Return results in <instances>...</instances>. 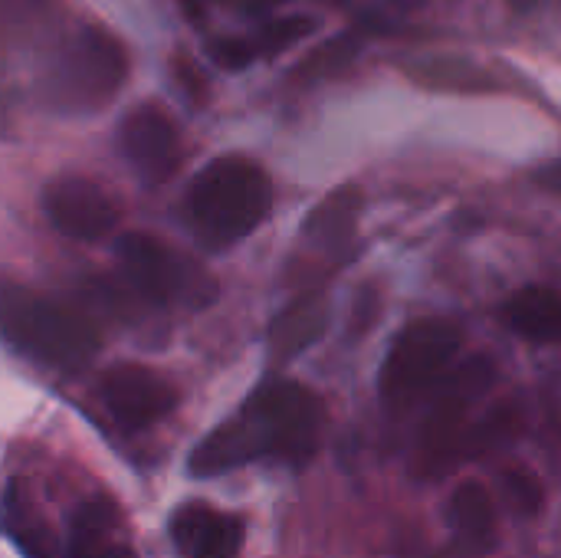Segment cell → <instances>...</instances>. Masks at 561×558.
Listing matches in <instances>:
<instances>
[{"label":"cell","instance_id":"20","mask_svg":"<svg viewBox=\"0 0 561 558\" xmlns=\"http://www.w3.org/2000/svg\"><path fill=\"white\" fill-rule=\"evenodd\" d=\"M207 56L227 69V72H240V69H250L260 56H256V46L253 39H243V36H210L207 39Z\"/></svg>","mask_w":561,"mask_h":558},{"label":"cell","instance_id":"14","mask_svg":"<svg viewBox=\"0 0 561 558\" xmlns=\"http://www.w3.org/2000/svg\"><path fill=\"white\" fill-rule=\"evenodd\" d=\"M404 72L431 92H457V95L506 92L503 76H496L493 69L467 56H424V59L404 62Z\"/></svg>","mask_w":561,"mask_h":558},{"label":"cell","instance_id":"15","mask_svg":"<svg viewBox=\"0 0 561 558\" xmlns=\"http://www.w3.org/2000/svg\"><path fill=\"white\" fill-rule=\"evenodd\" d=\"M362 210H365L362 187L358 184H342V187H335L325 201H319L309 210L302 234L312 243L325 247V250H342V247H348L355 240Z\"/></svg>","mask_w":561,"mask_h":558},{"label":"cell","instance_id":"18","mask_svg":"<svg viewBox=\"0 0 561 558\" xmlns=\"http://www.w3.org/2000/svg\"><path fill=\"white\" fill-rule=\"evenodd\" d=\"M450 526L457 529V536L477 549H490L496 539V510L493 500L486 493V487L480 483H463L457 487V493L450 497Z\"/></svg>","mask_w":561,"mask_h":558},{"label":"cell","instance_id":"9","mask_svg":"<svg viewBox=\"0 0 561 558\" xmlns=\"http://www.w3.org/2000/svg\"><path fill=\"white\" fill-rule=\"evenodd\" d=\"M43 214L69 240L95 243L118 227V204L112 194L85 174H59L43 191Z\"/></svg>","mask_w":561,"mask_h":558},{"label":"cell","instance_id":"17","mask_svg":"<svg viewBox=\"0 0 561 558\" xmlns=\"http://www.w3.org/2000/svg\"><path fill=\"white\" fill-rule=\"evenodd\" d=\"M115 506L105 497L85 500L72 510L69 516V529H66V543L62 553L66 558H99L112 546V533H115Z\"/></svg>","mask_w":561,"mask_h":558},{"label":"cell","instance_id":"6","mask_svg":"<svg viewBox=\"0 0 561 558\" xmlns=\"http://www.w3.org/2000/svg\"><path fill=\"white\" fill-rule=\"evenodd\" d=\"M118 263L128 283L154 306L204 309L217 299V283L194 260L151 234H125Z\"/></svg>","mask_w":561,"mask_h":558},{"label":"cell","instance_id":"10","mask_svg":"<svg viewBox=\"0 0 561 558\" xmlns=\"http://www.w3.org/2000/svg\"><path fill=\"white\" fill-rule=\"evenodd\" d=\"M118 145L141 184L161 187L181 168V128L154 102L135 105L118 125Z\"/></svg>","mask_w":561,"mask_h":558},{"label":"cell","instance_id":"16","mask_svg":"<svg viewBox=\"0 0 561 558\" xmlns=\"http://www.w3.org/2000/svg\"><path fill=\"white\" fill-rule=\"evenodd\" d=\"M506 326L536 345H552L561 335V299L552 286H526L519 289L506 309Z\"/></svg>","mask_w":561,"mask_h":558},{"label":"cell","instance_id":"2","mask_svg":"<svg viewBox=\"0 0 561 558\" xmlns=\"http://www.w3.org/2000/svg\"><path fill=\"white\" fill-rule=\"evenodd\" d=\"M273 207V184L266 171L250 158L207 161L181 197V217L187 230L207 250H230L247 240Z\"/></svg>","mask_w":561,"mask_h":558},{"label":"cell","instance_id":"1","mask_svg":"<svg viewBox=\"0 0 561 558\" xmlns=\"http://www.w3.org/2000/svg\"><path fill=\"white\" fill-rule=\"evenodd\" d=\"M325 408L319 395L299 382H266L243 408L214 428L191 454V477H220L253 460L306 464L319 451Z\"/></svg>","mask_w":561,"mask_h":558},{"label":"cell","instance_id":"27","mask_svg":"<svg viewBox=\"0 0 561 558\" xmlns=\"http://www.w3.org/2000/svg\"><path fill=\"white\" fill-rule=\"evenodd\" d=\"M99 558H135V553H131V549H125V546H108V549H105Z\"/></svg>","mask_w":561,"mask_h":558},{"label":"cell","instance_id":"11","mask_svg":"<svg viewBox=\"0 0 561 558\" xmlns=\"http://www.w3.org/2000/svg\"><path fill=\"white\" fill-rule=\"evenodd\" d=\"M243 523L207 503H187L171 520V539L184 558H237Z\"/></svg>","mask_w":561,"mask_h":558},{"label":"cell","instance_id":"23","mask_svg":"<svg viewBox=\"0 0 561 558\" xmlns=\"http://www.w3.org/2000/svg\"><path fill=\"white\" fill-rule=\"evenodd\" d=\"M171 69H174V76L181 79L187 99L197 102V105H204V102H207V79H204V72L187 59V53H178L174 62H171Z\"/></svg>","mask_w":561,"mask_h":558},{"label":"cell","instance_id":"3","mask_svg":"<svg viewBox=\"0 0 561 558\" xmlns=\"http://www.w3.org/2000/svg\"><path fill=\"white\" fill-rule=\"evenodd\" d=\"M0 339L16 352L59 368L82 372L99 355L95 326L72 306L49 299L0 273Z\"/></svg>","mask_w":561,"mask_h":558},{"label":"cell","instance_id":"4","mask_svg":"<svg viewBox=\"0 0 561 558\" xmlns=\"http://www.w3.org/2000/svg\"><path fill=\"white\" fill-rule=\"evenodd\" d=\"M463 345V332L447 319H417L404 326L385 358L381 368V398L394 411H408L454 365Z\"/></svg>","mask_w":561,"mask_h":558},{"label":"cell","instance_id":"22","mask_svg":"<svg viewBox=\"0 0 561 558\" xmlns=\"http://www.w3.org/2000/svg\"><path fill=\"white\" fill-rule=\"evenodd\" d=\"M503 487H506V503H510L516 513H523V516L539 513L542 493H539V483H536L529 474L510 470V474H503Z\"/></svg>","mask_w":561,"mask_h":558},{"label":"cell","instance_id":"7","mask_svg":"<svg viewBox=\"0 0 561 558\" xmlns=\"http://www.w3.org/2000/svg\"><path fill=\"white\" fill-rule=\"evenodd\" d=\"M128 76V53L122 39L108 30L89 26L62 53L56 72L49 76V95L62 109H102L112 102Z\"/></svg>","mask_w":561,"mask_h":558},{"label":"cell","instance_id":"5","mask_svg":"<svg viewBox=\"0 0 561 558\" xmlns=\"http://www.w3.org/2000/svg\"><path fill=\"white\" fill-rule=\"evenodd\" d=\"M493 382H496V365L483 355L463 362L450 378L444 375L437 382L431 414L417 437V474L421 477H444L454 467L460 444L467 441L470 408L493 388Z\"/></svg>","mask_w":561,"mask_h":558},{"label":"cell","instance_id":"21","mask_svg":"<svg viewBox=\"0 0 561 558\" xmlns=\"http://www.w3.org/2000/svg\"><path fill=\"white\" fill-rule=\"evenodd\" d=\"M348 59H355V43L348 36H339L325 46H319L299 69H296V79H319V76H329L335 69H342Z\"/></svg>","mask_w":561,"mask_h":558},{"label":"cell","instance_id":"24","mask_svg":"<svg viewBox=\"0 0 561 558\" xmlns=\"http://www.w3.org/2000/svg\"><path fill=\"white\" fill-rule=\"evenodd\" d=\"M224 7L237 10V13H247V16H256V13H266L270 7H276L279 0H220Z\"/></svg>","mask_w":561,"mask_h":558},{"label":"cell","instance_id":"8","mask_svg":"<svg viewBox=\"0 0 561 558\" xmlns=\"http://www.w3.org/2000/svg\"><path fill=\"white\" fill-rule=\"evenodd\" d=\"M99 398L112 421L125 431H145L164 421L181 401L171 378L138 362L112 365L99 382Z\"/></svg>","mask_w":561,"mask_h":558},{"label":"cell","instance_id":"12","mask_svg":"<svg viewBox=\"0 0 561 558\" xmlns=\"http://www.w3.org/2000/svg\"><path fill=\"white\" fill-rule=\"evenodd\" d=\"M332 306L322 293H306L293 299L273 322H270V358L273 362H293L302 352H309L329 329Z\"/></svg>","mask_w":561,"mask_h":558},{"label":"cell","instance_id":"19","mask_svg":"<svg viewBox=\"0 0 561 558\" xmlns=\"http://www.w3.org/2000/svg\"><path fill=\"white\" fill-rule=\"evenodd\" d=\"M316 33V20L306 16V13H286V16H276L270 23L260 26L253 46H256V56H283L289 53L293 46H299L306 36Z\"/></svg>","mask_w":561,"mask_h":558},{"label":"cell","instance_id":"26","mask_svg":"<svg viewBox=\"0 0 561 558\" xmlns=\"http://www.w3.org/2000/svg\"><path fill=\"white\" fill-rule=\"evenodd\" d=\"M506 3H510V10H513V13L526 16V13H536V10H542L549 0H506Z\"/></svg>","mask_w":561,"mask_h":558},{"label":"cell","instance_id":"13","mask_svg":"<svg viewBox=\"0 0 561 558\" xmlns=\"http://www.w3.org/2000/svg\"><path fill=\"white\" fill-rule=\"evenodd\" d=\"M0 529L23 558H66L59 533L49 526V520L39 513V506H33L26 500L20 483H7V490H3Z\"/></svg>","mask_w":561,"mask_h":558},{"label":"cell","instance_id":"25","mask_svg":"<svg viewBox=\"0 0 561 558\" xmlns=\"http://www.w3.org/2000/svg\"><path fill=\"white\" fill-rule=\"evenodd\" d=\"M178 7H181V13H184L187 23H194L201 30L207 26V7L201 0H178Z\"/></svg>","mask_w":561,"mask_h":558}]
</instances>
